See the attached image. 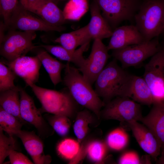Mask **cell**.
<instances>
[{"label":"cell","instance_id":"obj_1","mask_svg":"<svg viewBox=\"0 0 164 164\" xmlns=\"http://www.w3.org/2000/svg\"><path fill=\"white\" fill-rule=\"evenodd\" d=\"M133 75L124 70L114 59L105 67L95 81L94 90L105 105L117 97L130 98Z\"/></svg>","mask_w":164,"mask_h":164},{"label":"cell","instance_id":"obj_2","mask_svg":"<svg viewBox=\"0 0 164 164\" xmlns=\"http://www.w3.org/2000/svg\"><path fill=\"white\" fill-rule=\"evenodd\" d=\"M63 82L74 101L93 112L99 118L104 103L78 68L72 66L68 62L66 64Z\"/></svg>","mask_w":164,"mask_h":164},{"label":"cell","instance_id":"obj_3","mask_svg":"<svg viewBox=\"0 0 164 164\" xmlns=\"http://www.w3.org/2000/svg\"><path fill=\"white\" fill-rule=\"evenodd\" d=\"M30 87L41 104L42 113L62 115L72 118L76 111L75 101L68 91H58L42 87L29 80L25 81Z\"/></svg>","mask_w":164,"mask_h":164},{"label":"cell","instance_id":"obj_4","mask_svg":"<svg viewBox=\"0 0 164 164\" xmlns=\"http://www.w3.org/2000/svg\"><path fill=\"white\" fill-rule=\"evenodd\" d=\"M135 26L145 41L158 36L164 30V0H148L134 18Z\"/></svg>","mask_w":164,"mask_h":164},{"label":"cell","instance_id":"obj_5","mask_svg":"<svg viewBox=\"0 0 164 164\" xmlns=\"http://www.w3.org/2000/svg\"><path fill=\"white\" fill-rule=\"evenodd\" d=\"M112 29L123 21L134 18L142 4L140 0H94Z\"/></svg>","mask_w":164,"mask_h":164},{"label":"cell","instance_id":"obj_6","mask_svg":"<svg viewBox=\"0 0 164 164\" xmlns=\"http://www.w3.org/2000/svg\"><path fill=\"white\" fill-rule=\"evenodd\" d=\"M36 36L35 31L11 30L0 43V55L8 61H12L38 47L32 43Z\"/></svg>","mask_w":164,"mask_h":164},{"label":"cell","instance_id":"obj_7","mask_svg":"<svg viewBox=\"0 0 164 164\" xmlns=\"http://www.w3.org/2000/svg\"><path fill=\"white\" fill-rule=\"evenodd\" d=\"M160 50L158 41L155 38L138 44L113 50L112 55L114 59L120 61L124 68L140 64Z\"/></svg>","mask_w":164,"mask_h":164},{"label":"cell","instance_id":"obj_8","mask_svg":"<svg viewBox=\"0 0 164 164\" xmlns=\"http://www.w3.org/2000/svg\"><path fill=\"white\" fill-rule=\"evenodd\" d=\"M104 107L100 116L106 119L127 123L133 121H140L143 117L140 104L129 97H116Z\"/></svg>","mask_w":164,"mask_h":164},{"label":"cell","instance_id":"obj_9","mask_svg":"<svg viewBox=\"0 0 164 164\" xmlns=\"http://www.w3.org/2000/svg\"><path fill=\"white\" fill-rule=\"evenodd\" d=\"M143 77L151 90L153 103L164 102V49L145 65Z\"/></svg>","mask_w":164,"mask_h":164},{"label":"cell","instance_id":"obj_10","mask_svg":"<svg viewBox=\"0 0 164 164\" xmlns=\"http://www.w3.org/2000/svg\"><path fill=\"white\" fill-rule=\"evenodd\" d=\"M26 9L19 2L11 17L8 28L23 31H56L61 32L65 28L62 26L50 25L38 16Z\"/></svg>","mask_w":164,"mask_h":164},{"label":"cell","instance_id":"obj_11","mask_svg":"<svg viewBox=\"0 0 164 164\" xmlns=\"http://www.w3.org/2000/svg\"><path fill=\"white\" fill-rule=\"evenodd\" d=\"M19 89L20 114L22 119L33 125L42 138H46L52 135L54 130L36 108L32 97L23 89L19 87Z\"/></svg>","mask_w":164,"mask_h":164},{"label":"cell","instance_id":"obj_12","mask_svg":"<svg viewBox=\"0 0 164 164\" xmlns=\"http://www.w3.org/2000/svg\"><path fill=\"white\" fill-rule=\"evenodd\" d=\"M107 46L101 40L94 39L91 51L83 67L78 70L92 85L102 71L109 58Z\"/></svg>","mask_w":164,"mask_h":164},{"label":"cell","instance_id":"obj_13","mask_svg":"<svg viewBox=\"0 0 164 164\" xmlns=\"http://www.w3.org/2000/svg\"><path fill=\"white\" fill-rule=\"evenodd\" d=\"M27 9L38 16L48 24L60 26L66 20L57 3L51 0L31 2L29 0H19Z\"/></svg>","mask_w":164,"mask_h":164},{"label":"cell","instance_id":"obj_14","mask_svg":"<svg viewBox=\"0 0 164 164\" xmlns=\"http://www.w3.org/2000/svg\"><path fill=\"white\" fill-rule=\"evenodd\" d=\"M126 124L141 149L154 160H157L160 155L162 148L152 132L138 121H133Z\"/></svg>","mask_w":164,"mask_h":164},{"label":"cell","instance_id":"obj_15","mask_svg":"<svg viewBox=\"0 0 164 164\" xmlns=\"http://www.w3.org/2000/svg\"><path fill=\"white\" fill-rule=\"evenodd\" d=\"M15 135L21 140L26 151L35 164H50L51 157L44 154L43 143L39 136L34 132L20 130L13 132L11 135Z\"/></svg>","mask_w":164,"mask_h":164},{"label":"cell","instance_id":"obj_16","mask_svg":"<svg viewBox=\"0 0 164 164\" xmlns=\"http://www.w3.org/2000/svg\"><path fill=\"white\" fill-rule=\"evenodd\" d=\"M3 62L16 75L22 78L25 81L29 80L34 84L38 81L39 70L42 64L36 55L34 56H24L11 62Z\"/></svg>","mask_w":164,"mask_h":164},{"label":"cell","instance_id":"obj_17","mask_svg":"<svg viewBox=\"0 0 164 164\" xmlns=\"http://www.w3.org/2000/svg\"><path fill=\"white\" fill-rule=\"evenodd\" d=\"M111 37L107 46L108 50L122 48L145 41L136 26L132 25L116 28Z\"/></svg>","mask_w":164,"mask_h":164},{"label":"cell","instance_id":"obj_18","mask_svg":"<svg viewBox=\"0 0 164 164\" xmlns=\"http://www.w3.org/2000/svg\"><path fill=\"white\" fill-rule=\"evenodd\" d=\"M148 114L140 121L154 134L164 148V102H155Z\"/></svg>","mask_w":164,"mask_h":164},{"label":"cell","instance_id":"obj_19","mask_svg":"<svg viewBox=\"0 0 164 164\" xmlns=\"http://www.w3.org/2000/svg\"><path fill=\"white\" fill-rule=\"evenodd\" d=\"M90 42L80 46L77 49L70 50L61 46L41 44L38 46L43 48L60 60L72 63L78 67L82 68L84 65L86 59L83 53L87 50Z\"/></svg>","mask_w":164,"mask_h":164},{"label":"cell","instance_id":"obj_20","mask_svg":"<svg viewBox=\"0 0 164 164\" xmlns=\"http://www.w3.org/2000/svg\"><path fill=\"white\" fill-rule=\"evenodd\" d=\"M91 19L87 25L91 39H102L110 37L113 30L101 13V10L94 0L90 5Z\"/></svg>","mask_w":164,"mask_h":164},{"label":"cell","instance_id":"obj_21","mask_svg":"<svg viewBox=\"0 0 164 164\" xmlns=\"http://www.w3.org/2000/svg\"><path fill=\"white\" fill-rule=\"evenodd\" d=\"M91 39L87 25L73 31L63 33L53 41L67 49L74 50L79 46L90 42Z\"/></svg>","mask_w":164,"mask_h":164},{"label":"cell","instance_id":"obj_22","mask_svg":"<svg viewBox=\"0 0 164 164\" xmlns=\"http://www.w3.org/2000/svg\"><path fill=\"white\" fill-rule=\"evenodd\" d=\"M19 87L0 92V106L7 112L15 116L24 124L27 123L20 114Z\"/></svg>","mask_w":164,"mask_h":164},{"label":"cell","instance_id":"obj_23","mask_svg":"<svg viewBox=\"0 0 164 164\" xmlns=\"http://www.w3.org/2000/svg\"><path fill=\"white\" fill-rule=\"evenodd\" d=\"M36 56L48 73L54 86L63 81L61 73L62 69L65 68L66 64L52 57L44 49L38 51Z\"/></svg>","mask_w":164,"mask_h":164},{"label":"cell","instance_id":"obj_24","mask_svg":"<svg viewBox=\"0 0 164 164\" xmlns=\"http://www.w3.org/2000/svg\"><path fill=\"white\" fill-rule=\"evenodd\" d=\"M135 101L150 106L153 103L151 90L143 78L133 75L131 88V97Z\"/></svg>","mask_w":164,"mask_h":164},{"label":"cell","instance_id":"obj_25","mask_svg":"<svg viewBox=\"0 0 164 164\" xmlns=\"http://www.w3.org/2000/svg\"><path fill=\"white\" fill-rule=\"evenodd\" d=\"M93 119L91 113L87 110L77 112L73 128L74 134L80 144L86 138L88 132V125Z\"/></svg>","mask_w":164,"mask_h":164},{"label":"cell","instance_id":"obj_26","mask_svg":"<svg viewBox=\"0 0 164 164\" xmlns=\"http://www.w3.org/2000/svg\"><path fill=\"white\" fill-rule=\"evenodd\" d=\"M88 8V0H70L63 11L66 20L78 21L86 13Z\"/></svg>","mask_w":164,"mask_h":164},{"label":"cell","instance_id":"obj_27","mask_svg":"<svg viewBox=\"0 0 164 164\" xmlns=\"http://www.w3.org/2000/svg\"><path fill=\"white\" fill-rule=\"evenodd\" d=\"M129 136L123 128H118L111 132L107 137L106 143L111 149L116 151L123 149L127 146Z\"/></svg>","mask_w":164,"mask_h":164},{"label":"cell","instance_id":"obj_28","mask_svg":"<svg viewBox=\"0 0 164 164\" xmlns=\"http://www.w3.org/2000/svg\"><path fill=\"white\" fill-rule=\"evenodd\" d=\"M44 118L59 136L65 137L68 134L71 126L70 118L62 115L46 114Z\"/></svg>","mask_w":164,"mask_h":164},{"label":"cell","instance_id":"obj_29","mask_svg":"<svg viewBox=\"0 0 164 164\" xmlns=\"http://www.w3.org/2000/svg\"><path fill=\"white\" fill-rule=\"evenodd\" d=\"M80 143L71 138H65L60 141L56 146L58 154L62 158L70 161L78 154L80 148Z\"/></svg>","mask_w":164,"mask_h":164},{"label":"cell","instance_id":"obj_30","mask_svg":"<svg viewBox=\"0 0 164 164\" xmlns=\"http://www.w3.org/2000/svg\"><path fill=\"white\" fill-rule=\"evenodd\" d=\"M84 142L86 153L89 158L96 163L102 162L107 152L106 143L99 140L86 141Z\"/></svg>","mask_w":164,"mask_h":164},{"label":"cell","instance_id":"obj_31","mask_svg":"<svg viewBox=\"0 0 164 164\" xmlns=\"http://www.w3.org/2000/svg\"><path fill=\"white\" fill-rule=\"evenodd\" d=\"M23 124L17 118L0 107V129L11 135L13 132L21 130Z\"/></svg>","mask_w":164,"mask_h":164},{"label":"cell","instance_id":"obj_32","mask_svg":"<svg viewBox=\"0 0 164 164\" xmlns=\"http://www.w3.org/2000/svg\"><path fill=\"white\" fill-rule=\"evenodd\" d=\"M16 141L13 136H6L0 129V164L3 163L5 158L13 150H18Z\"/></svg>","mask_w":164,"mask_h":164},{"label":"cell","instance_id":"obj_33","mask_svg":"<svg viewBox=\"0 0 164 164\" xmlns=\"http://www.w3.org/2000/svg\"><path fill=\"white\" fill-rule=\"evenodd\" d=\"M2 61L0 62V92L16 88L14 84L16 75Z\"/></svg>","mask_w":164,"mask_h":164},{"label":"cell","instance_id":"obj_34","mask_svg":"<svg viewBox=\"0 0 164 164\" xmlns=\"http://www.w3.org/2000/svg\"><path fill=\"white\" fill-rule=\"evenodd\" d=\"M19 2L18 0H0V14L6 29L8 28L11 17Z\"/></svg>","mask_w":164,"mask_h":164},{"label":"cell","instance_id":"obj_35","mask_svg":"<svg viewBox=\"0 0 164 164\" xmlns=\"http://www.w3.org/2000/svg\"><path fill=\"white\" fill-rule=\"evenodd\" d=\"M118 163L120 164H141V159L135 151L128 150L121 154L118 159Z\"/></svg>","mask_w":164,"mask_h":164},{"label":"cell","instance_id":"obj_36","mask_svg":"<svg viewBox=\"0 0 164 164\" xmlns=\"http://www.w3.org/2000/svg\"><path fill=\"white\" fill-rule=\"evenodd\" d=\"M9 156L10 162L12 164H34L25 155L15 150L12 151Z\"/></svg>","mask_w":164,"mask_h":164},{"label":"cell","instance_id":"obj_37","mask_svg":"<svg viewBox=\"0 0 164 164\" xmlns=\"http://www.w3.org/2000/svg\"><path fill=\"white\" fill-rule=\"evenodd\" d=\"M5 29L4 22H2L0 23V43L2 41L5 36V35L4 34V31Z\"/></svg>","mask_w":164,"mask_h":164},{"label":"cell","instance_id":"obj_38","mask_svg":"<svg viewBox=\"0 0 164 164\" xmlns=\"http://www.w3.org/2000/svg\"><path fill=\"white\" fill-rule=\"evenodd\" d=\"M151 157L149 155L143 156V157L141 159V164H150V157Z\"/></svg>","mask_w":164,"mask_h":164},{"label":"cell","instance_id":"obj_39","mask_svg":"<svg viewBox=\"0 0 164 164\" xmlns=\"http://www.w3.org/2000/svg\"><path fill=\"white\" fill-rule=\"evenodd\" d=\"M160 155L157 161V164H164V148L161 150Z\"/></svg>","mask_w":164,"mask_h":164},{"label":"cell","instance_id":"obj_40","mask_svg":"<svg viewBox=\"0 0 164 164\" xmlns=\"http://www.w3.org/2000/svg\"><path fill=\"white\" fill-rule=\"evenodd\" d=\"M29 0L31 2H34V1H40V0ZM51 0L57 3L58 1V0Z\"/></svg>","mask_w":164,"mask_h":164},{"label":"cell","instance_id":"obj_41","mask_svg":"<svg viewBox=\"0 0 164 164\" xmlns=\"http://www.w3.org/2000/svg\"></svg>","mask_w":164,"mask_h":164}]
</instances>
